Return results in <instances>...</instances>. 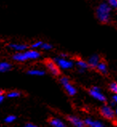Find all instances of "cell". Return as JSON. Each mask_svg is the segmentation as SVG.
<instances>
[{"label": "cell", "mask_w": 117, "mask_h": 127, "mask_svg": "<svg viewBox=\"0 0 117 127\" xmlns=\"http://www.w3.org/2000/svg\"><path fill=\"white\" fill-rule=\"evenodd\" d=\"M41 57V53L36 49H27L25 52H15L12 59L16 62H26L27 61H35Z\"/></svg>", "instance_id": "1"}, {"label": "cell", "mask_w": 117, "mask_h": 127, "mask_svg": "<svg viewBox=\"0 0 117 127\" xmlns=\"http://www.w3.org/2000/svg\"><path fill=\"white\" fill-rule=\"evenodd\" d=\"M112 9L111 6L107 2L99 3L95 11V16L98 20L102 23H108L111 19Z\"/></svg>", "instance_id": "2"}, {"label": "cell", "mask_w": 117, "mask_h": 127, "mask_svg": "<svg viewBox=\"0 0 117 127\" xmlns=\"http://www.w3.org/2000/svg\"><path fill=\"white\" fill-rule=\"evenodd\" d=\"M59 82L63 85V89H65V91L69 96H73L77 93V89L71 84L68 77H67V76H61L59 79Z\"/></svg>", "instance_id": "3"}, {"label": "cell", "mask_w": 117, "mask_h": 127, "mask_svg": "<svg viewBox=\"0 0 117 127\" xmlns=\"http://www.w3.org/2000/svg\"><path fill=\"white\" fill-rule=\"evenodd\" d=\"M99 113L103 118L108 119L109 121H115L116 118V114L115 110L112 109L109 105H103L99 109Z\"/></svg>", "instance_id": "4"}, {"label": "cell", "mask_w": 117, "mask_h": 127, "mask_svg": "<svg viewBox=\"0 0 117 127\" xmlns=\"http://www.w3.org/2000/svg\"><path fill=\"white\" fill-rule=\"evenodd\" d=\"M57 64L58 66L60 68V69L63 70H68L71 69L75 65V63L72 60L68 59V57H62V56H57L53 59Z\"/></svg>", "instance_id": "5"}, {"label": "cell", "mask_w": 117, "mask_h": 127, "mask_svg": "<svg viewBox=\"0 0 117 127\" xmlns=\"http://www.w3.org/2000/svg\"><path fill=\"white\" fill-rule=\"evenodd\" d=\"M46 68H47V70L51 73L53 76H59L61 74V69L58 66L57 64L55 63L54 60L51 59H47L44 61Z\"/></svg>", "instance_id": "6"}, {"label": "cell", "mask_w": 117, "mask_h": 127, "mask_svg": "<svg viewBox=\"0 0 117 127\" xmlns=\"http://www.w3.org/2000/svg\"><path fill=\"white\" fill-rule=\"evenodd\" d=\"M88 93L93 98H95V100H97V101H99L100 102H106L107 101L106 96L101 92V89L97 86H94V87H92V89H90Z\"/></svg>", "instance_id": "7"}, {"label": "cell", "mask_w": 117, "mask_h": 127, "mask_svg": "<svg viewBox=\"0 0 117 127\" xmlns=\"http://www.w3.org/2000/svg\"><path fill=\"white\" fill-rule=\"evenodd\" d=\"M67 119L74 127H87L84 120H82L77 116L69 115L67 117Z\"/></svg>", "instance_id": "8"}, {"label": "cell", "mask_w": 117, "mask_h": 127, "mask_svg": "<svg viewBox=\"0 0 117 127\" xmlns=\"http://www.w3.org/2000/svg\"><path fill=\"white\" fill-rule=\"evenodd\" d=\"M10 49L13 50L15 52H25L28 49V46L26 43H10L7 45Z\"/></svg>", "instance_id": "9"}, {"label": "cell", "mask_w": 117, "mask_h": 127, "mask_svg": "<svg viewBox=\"0 0 117 127\" xmlns=\"http://www.w3.org/2000/svg\"><path fill=\"white\" fill-rule=\"evenodd\" d=\"M101 61V59H100V56L97 54H94L91 56L88 60V63L89 64V67L91 68H97L98 64L99 62Z\"/></svg>", "instance_id": "10"}, {"label": "cell", "mask_w": 117, "mask_h": 127, "mask_svg": "<svg viewBox=\"0 0 117 127\" xmlns=\"http://www.w3.org/2000/svg\"><path fill=\"white\" fill-rule=\"evenodd\" d=\"M84 122L87 127H106L103 122L98 120H93L91 118H87Z\"/></svg>", "instance_id": "11"}, {"label": "cell", "mask_w": 117, "mask_h": 127, "mask_svg": "<svg viewBox=\"0 0 117 127\" xmlns=\"http://www.w3.org/2000/svg\"><path fill=\"white\" fill-rule=\"evenodd\" d=\"M75 65L78 68V70H79V72H83L85 71V70H87L88 68H90L88 61H83V60H82V59L76 60Z\"/></svg>", "instance_id": "12"}, {"label": "cell", "mask_w": 117, "mask_h": 127, "mask_svg": "<svg viewBox=\"0 0 117 127\" xmlns=\"http://www.w3.org/2000/svg\"><path fill=\"white\" fill-rule=\"evenodd\" d=\"M49 124L52 127H67L64 122L57 118H52L49 120Z\"/></svg>", "instance_id": "13"}, {"label": "cell", "mask_w": 117, "mask_h": 127, "mask_svg": "<svg viewBox=\"0 0 117 127\" xmlns=\"http://www.w3.org/2000/svg\"><path fill=\"white\" fill-rule=\"evenodd\" d=\"M45 71L42 69L39 68H32L29 69L27 71V74L31 76H43L45 75Z\"/></svg>", "instance_id": "14"}, {"label": "cell", "mask_w": 117, "mask_h": 127, "mask_svg": "<svg viewBox=\"0 0 117 127\" xmlns=\"http://www.w3.org/2000/svg\"><path fill=\"white\" fill-rule=\"evenodd\" d=\"M12 68V65L11 63L7 61H2L0 63V72H9Z\"/></svg>", "instance_id": "15"}, {"label": "cell", "mask_w": 117, "mask_h": 127, "mask_svg": "<svg viewBox=\"0 0 117 127\" xmlns=\"http://www.w3.org/2000/svg\"><path fill=\"white\" fill-rule=\"evenodd\" d=\"M96 69L98 70V72L102 73V74H107L108 73V66H107V64L105 61H101L98 64Z\"/></svg>", "instance_id": "16"}, {"label": "cell", "mask_w": 117, "mask_h": 127, "mask_svg": "<svg viewBox=\"0 0 117 127\" xmlns=\"http://www.w3.org/2000/svg\"><path fill=\"white\" fill-rule=\"evenodd\" d=\"M21 96V93L19 91H16V90H12L8 93H6V96L8 98H17Z\"/></svg>", "instance_id": "17"}, {"label": "cell", "mask_w": 117, "mask_h": 127, "mask_svg": "<svg viewBox=\"0 0 117 127\" xmlns=\"http://www.w3.org/2000/svg\"><path fill=\"white\" fill-rule=\"evenodd\" d=\"M43 42L41 41V40H37V41H35L34 43H32L31 46H30V48H31V49H36V50H38V49H40L41 48V46L43 45Z\"/></svg>", "instance_id": "18"}, {"label": "cell", "mask_w": 117, "mask_h": 127, "mask_svg": "<svg viewBox=\"0 0 117 127\" xmlns=\"http://www.w3.org/2000/svg\"><path fill=\"white\" fill-rule=\"evenodd\" d=\"M16 119H17V118H16V116L11 114V115L6 116V118H4V122H5L6 123H8V124H11V123L14 122Z\"/></svg>", "instance_id": "19"}, {"label": "cell", "mask_w": 117, "mask_h": 127, "mask_svg": "<svg viewBox=\"0 0 117 127\" xmlns=\"http://www.w3.org/2000/svg\"><path fill=\"white\" fill-rule=\"evenodd\" d=\"M52 48H53L52 44H51V43H49L43 42V45L41 46V48L40 49L43 50V51H50V50H51Z\"/></svg>", "instance_id": "20"}, {"label": "cell", "mask_w": 117, "mask_h": 127, "mask_svg": "<svg viewBox=\"0 0 117 127\" xmlns=\"http://www.w3.org/2000/svg\"><path fill=\"white\" fill-rule=\"evenodd\" d=\"M109 89L114 94L117 95V81L111 83L109 85Z\"/></svg>", "instance_id": "21"}, {"label": "cell", "mask_w": 117, "mask_h": 127, "mask_svg": "<svg viewBox=\"0 0 117 127\" xmlns=\"http://www.w3.org/2000/svg\"><path fill=\"white\" fill-rule=\"evenodd\" d=\"M107 2L113 9H117V0H106Z\"/></svg>", "instance_id": "22"}, {"label": "cell", "mask_w": 117, "mask_h": 127, "mask_svg": "<svg viewBox=\"0 0 117 127\" xmlns=\"http://www.w3.org/2000/svg\"><path fill=\"white\" fill-rule=\"evenodd\" d=\"M5 93H6L3 91L2 89L0 90V103H2L3 101L5 100V97H6V95H5Z\"/></svg>", "instance_id": "23"}, {"label": "cell", "mask_w": 117, "mask_h": 127, "mask_svg": "<svg viewBox=\"0 0 117 127\" xmlns=\"http://www.w3.org/2000/svg\"><path fill=\"white\" fill-rule=\"evenodd\" d=\"M23 127H38V126H36L35 124H33V123L29 122V123H26V124H25Z\"/></svg>", "instance_id": "24"}, {"label": "cell", "mask_w": 117, "mask_h": 127, "mask_svg": "<svg viewBox=\"0 0 117 127\" xmlns=\"http://www.w3.org/2000/svg\"><path fill=\"white\" fill-rule=\"evenodd\" d=\"M112 100L116 103V105H117V95L116 94H114L112 96Z\"/></svg>", "instance_id": "25"}, {"label": "cell", "mask_w": 117, "mask_h": 127, "mask_svg": "<svg viewBox=\"0 0 117 127\" xmlns=\"http://www.w3.org/2000/svg\"><path fill=\"white\" fill-rule=\"evenodd\" d=\"M115 112H116V114L117 115V106L115 108Z\"/></svg>", "instance_id": "26"}]
</instances>
